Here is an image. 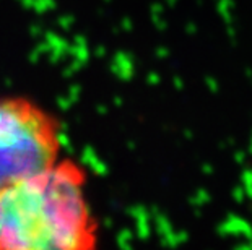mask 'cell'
<instances>
[{
  "mask_svg": "<svg viewBox=\"0 0 252 250\" xmlns=\"http://www.w3.org/2000/svg\"><path fill=\"white\" fill-rule=\"evenodd\" d=\"M87 172L72 159L0 192V250H91L98 221L85 194Z\"/></svg>",
  "mask_w": 252,
  "mask_h": 250,
  "instance_id": "obj_1",
  "label": "cell"
},
{
  "mask_svg": "<svg viewBox=\"0 0 252 250\" xmlns=\"http://www.w3.org/2000/svg\"><path fill=\"white\" fill-rule=\"evenodd\" d=\"M61 150L57 117L28 98L0 96V192L52 166Z\"/></svg>",
  "mask_w": 252,
  "mask_h": 250,
  "instance_id": "obj_2",
  "label": "cell"
},
{
  "mask_svg": "<svg viewBox=\"0 0 252 250\" xmlns=\"http://www.w3.org/2000/svg\"><path fill=\"white\" fill-rule=\"evenodd\" d=\"M252 229V224L249 221L243 220L238 215L229 213L226 220L221 221L217 226V234L220 237H236V239H246Z\"/></svg>",
  "mask_w": 252,
  "mask_h": 250,
  "instance_id": "obj_3",
  "label": "cell"
},
{
  "mask_svg": "<svg viewBox=\"0 0 252 250\" xmlns=\"http://www.w3.org/2000/svg\"><path fill=\"white\" fill-rule=\"evenodd\" d=\"M233 0H217V12L226 23H233Z\"/></svg>",
  "mask_w": 252,
  "mask_h": 250,
  "instance_id": "obj_4",
  "label": "cell"
},
{
  "mask_svg": "<svg viewBox=\"0 0 252 250\" xmlns=\"http://www.w3.org/2000/svg\"><path fill=\"white\" fill-rule=\"evenodd\" d=\"M210 200H212V195L208 194L205 189L197 190V194L190 198L192 205H195V206H205L207 203H210Z\"/></svg>",
  "mask_w": 252,
  "mask_h": 250,
  "instance_id": "obj_5",
  "label": "cell"
},
{
  "mask_svg": "<svg viewBox=\"0 0 252 250\" xmlns=\"http://www.w3.org/2000/svg\"><path fill=\"white\" fill-rule=\"evenodd\" d=\"M231 196H233V200L236 201V203H244L246 201V190L243 185H238V187H234L233 189V192H231Z\"/></svg>",
  "mask_w": 252,
  "mask_h": 250,
  "instance_id": "obj_6",
  "label": "cell"
},
{
  "mask_svg": "<svg viewBox=\"0 0 252 250\" xmlns=\"http://www.w3.org/2000/svg\"><path fill=\"white\" fill-rule=\"evenodd\" d=\"M205 84H207L208 91H210L212 94H217L220 91V84H218V82L213 77H207L205 78Z\"/></svg>",
  "mask_w": 252,
  "mask_h": 250,
  "instance_id": "obj_7",
  "label": "cell"
},
{
  "mask_svg": "<svg viewBox=\"0 0 252 250\" xmlns=\"http://www.w3.org/2000/svg\"><path fill=\"white\" fill-rule=\"evenodd\" d=\"M241 182H243V187L248 189L252 185V169H246V171L241 174Z\"/></svg>",
  "mask_w": 252,
  "mask_h": 250,
  "instance_id": "obj_8",
  "label": "cell"
},
{
  "mask_svg": "<svg viewBox=\"0 0 252 250\" xmlns=\"http://www.w3.org/2000/svg\"><path fill=\"white\" fill-rule=\"evenodd\" d=\"M234 161L238 163V164H244L246 163V153L244 151H236L234 153Z\"/></svg>",
  "mask_w": 252,
  "mask_h": 250,
  "instance_id": "obj_9",
  "label": "cell"
},
{
  "mask_svg": "<svg viewBox=\"0 0 252 250\" xmlns=\"http://www.w3.org/2000/svg\"><path fill=\"white\" fill-rule=\"evenodd\" d=\"M202 171H203V174H205V175H212L215 169H213L212 164H203V166H202Z\"/></svg>",
  "mask_w": 252,
  "mask_h": 250,
  "instance_id": "obj_10",
  "label": "cell"
},
{
  "mask_svg": "<svg viewBox=\"0 0 252 250\" xmlns=\"http://www.w3.org/2000/svg\"><path fill=\"white\" fill-rule=\"evenodd\" d=\"M244 190H246V195H248L249 198L252 200V185H251V187H248V189H244Z\"/></svg>",
  "mask_w": 252,
  "mask_h": 250,
  "instance_id": "obj_11",
  "label": "cell"
},
{
  "mask_svg": "<svg viewBox=\"0 0 252 250\" xmlns=\"http://www.w3.org/2000/svg\"><path fill=\"white\" fill-rule=\"evenodd\" d=\"M246 75H248V78L252 82V68H248V70H246Z\"/></svg>",
  "mask_w": 252,
  "mask_h": 250,
  "instance_id": "obj_12",
  "label": "cell"
},
{
  "mask_svg": "<svg viewBox=\"0 0 252 250\" xmlns=\"http://www.w3.org/2000/svg\"><path fill=\"white\" fill-rule=\"evenodd\" d=\"M249 153L252 154V137H251V143H249Z\"/></svg>",
  "mask_w": 252,
  "mask_h": 250,
  "instance_id": "obj_13",
  "label": "cell"
}]
</instances>
